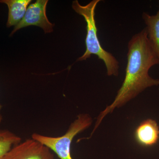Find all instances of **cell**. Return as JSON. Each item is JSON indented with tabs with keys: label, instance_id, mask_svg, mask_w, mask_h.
<instances>
[{
	"label": "cell",
	"instance_id": "obj_6",
	"mask_svg": "<svg viewBox=\"0 0 159 159\" xmlns=\"http://www.w3.org/2000/svg\"><path fill=\"white\" fill-rule=\"evenodd\" d=\"M134 137L138 144L149 147L156 144L159 139V127L155 120L147 119L136 129Z\"/></svg>",
	"mask_w": 159,
	"mask_h": 159
},
{
	"label": "cell",
	"instance_id": "obj_7",
	"mask_svg": "<svg viewBox=\"0 0 159 159\" xmlns=\"http://www.w3.org/2000/svg\"><path fill=\"white\" fill-rule=\"evenodd\" d=\"M31 0H0V3H4L9 8L8 28L17 25L23 19Z\"/></svg>",
	"mask_w": 159,
	"mask_h": 159
},
{
	"label": "cell",
	"instance_id": "obj_9",
	"mask_svg": "<svg viewBox=\"0 0 159 159\" xmlns=\"http://www.w3.org/2000/svg\"><path fill=\"white\" fill-rule=\"evenodd\" d=\"M21 141L20 137L10 131L0 130V159H4L11 148Z\"/></svg>",
	"mask_w": 159,
	"mask_h": 159
},
{
	"label": "cell",
	"instance_id": "obj_2",
	"mask_svg": "<svg viewBox=\"0 0 159 159\" xmlns=\"http://www.w3.org/2000/svg\"><path fill=\"white\" fill-rule=\"evenodd\" d=\"M100 0H93L86 6H81L77 0L73 1L72 3L73 9L84 18L87 24L86 49L84 54L77 59V61L86 60L93 54L97 55L105 64L107 75L117 77L119 75V61L112 54L103 49L97 35L95 10Z\"/></svg>",
	"mask_w": 159,
	"mask_h": 159
},
{
	"label": "cell",
	"instance_id": "obj_8",
	"mask_svg": "<svg viewBox=\"0 0 159 159\" xmlns=\"http://www.w3.org/2000/svg\"><path fill=\"white\" fill-rule=\"evenodd\" d=\"M142 17L146 25L148 40L159 60V9L154 15L143 12Z\"/></svg>",
	"mask_w": 159,
	"mask_h": 159
},
{
	"label": "cell",
	"instance_id": "obj_4",
	"mask_svg": "<svg viewBox=\"0 0 159 159\" xmlns=\"http://www.w3.org/2000/svg\"><path fill=\"white\" fill-rule=\"evenodd\" d=\"M48 2V0H37L29 5L23 19L15 27L10 36L20 29L32 25L40 27L46 34L53 32L54 25L49 21L46 14Z\"/></svg>",
	"mask_w": 159,
	"mask_h": 159
},
{
	"label": "cell",
	"instance_id": "obj_3",
	"mask_svg": "<svg viewBox=\"0 0 159 159\" xmlns=\"http://www.w3.org/2000/svg\"><path fill=\"white\" fill-rule=\"evenodd\" d=\"M92 122L93 119L88 114H80L61 136H47L34 133L31 135V138L48 147L60 159H73L71 145L73 139L78 134L88 128Z\"/></svg>",
	"mask_w": 159,
	"mask_h": 159
},
{
	"label": "cell",
	"instance_id": "obj_5",
	"mask_svg": "<svg viewBox=\"0 0 159 159\" xmlns=\"http://www.w3.org/2000/svg\"><path fill=\"white\" fill-rule=\"evenodd\" d=\"M4 159H54V157L48 147L31 138L13 146Z\"/></svg>",
	"mask_w": 159,
	"mask_h": 159
},
{
	"label": "cell",
	"instance_id": "obj_1",
	"mask_svg": "<svg viewBox=\"0 0 159 159\" xmlns=\"http://www.w3.org/2000/svg\"><path fill=\"white\" fill-rule=\"evenodd\" d=\"M127 57L124 81L113 102L99 114L92 134L104 117L116 107H121L145 89L159 85V79H154L148 74L151 68L159 64V60L148 40L146 28L134 34L129 42Z\"/></svg>",
	"mask_w": 159,
	"mask_h": 159
},
{
	"label": "cell",
	"instance_id": "obj_10",
	"mask_svg": "<svg viewBox=\"0 0 159 159\" xmlns=\"http://www.w3.org/2000/svg\"><path fill=\"white\" fill-rule=\"evenodd\" d=\"M2 105L0 104V124L2 122V115L1 114V110L2 108Z\"/></svg>",
	"mask_w": 159,
	"mask_h": 159
}]
</instances>
